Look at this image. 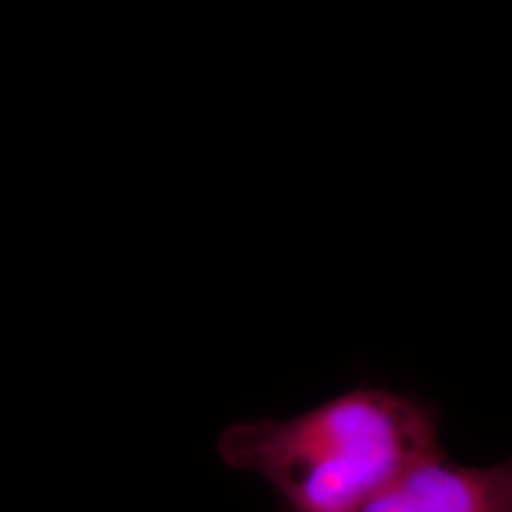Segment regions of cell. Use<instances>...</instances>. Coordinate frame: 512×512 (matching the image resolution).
Wrapping results in <instances>:
<instances>
[{
	"label": "cell",
	"mask_w": 512,
	"mask_h": 512,
	"mask_svg": "<svg viewBox=\"0 0 512 512\" xmlns=\"http://www.w3.org/2000/svg\"><path fill=\"white\" fill-rule=\"evenodd\" d=\"M435 404L359 387L291 420L239 421L217 439L234 471L266 480L283 512H359L442 452Z\"/></svg>",
	"instance_id": "1"
},
{
	"label": "cell",
	"mask_w": 512,
	"mask_h": 512,
	"mask_svg": "<svg viewBox=\"0 0 512 512\" xmlns=\"http://www.w3.org/2000/svg\"><path fill=\"white\" fill-rule=\"evenodd\" d=\"M359 512H512V454L473 467L442 450L412 465Z\"/></svg>",
	"instance_id": "2"
}]
</instances>
